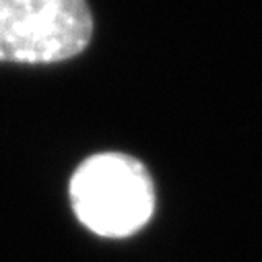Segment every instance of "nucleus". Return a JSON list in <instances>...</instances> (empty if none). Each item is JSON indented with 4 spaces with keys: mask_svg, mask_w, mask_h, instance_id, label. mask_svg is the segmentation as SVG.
Returning a JSON list of instances; mask_svg holds the SVG:
<instances>
[{
    "mask_svg": "<svg viewBox=\"0 0 262 262\" xmlns=\"http://www.w3.org/2000/svg\"><path fill=\"white\" fill-rule=\"evenodd\" d=\"M71 201L77 217L91 231L124 237L151 219L155 190L139 159L124 153H97L73 173Z\"/></svg>",
    "mask_w": 262,
    "mask_h": 262,
    "instance_id": "nucleus-1",
    "label": "nucleus"
},
{
    "mask_svg": "<svg viewBox=\"0 0 262 262\" xmlns=\"http://www.w3.org/2000/svg\"><path fill=\"white\" fill-rule=\"evenodd\" d=\"M87 0H0V60L58 62L91 39Z\"/></svg>",
    "mask_w": 262,
    "mask_h": 262,
    "instance_id": "nucleus-2",
    "label": "nucleus"
}]
</instances>
